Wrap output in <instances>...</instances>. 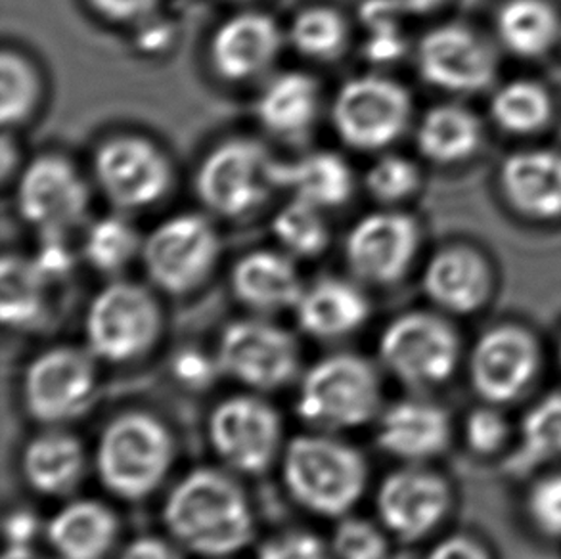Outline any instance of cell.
<instances>
[{"label": "cell", "mask_w": 561, "mask_h": 559, "mask_svg": "<svg viewBox=\"0 0 561 559\" xmlns=\"http://www.w3.org/2000/svg\"><path fill=\"white\" fill-rule=\"evenodd\" d=\"M45 96V83L35 61L22 50L4 46L0 54V122L15 130L33 119Z\"/></svg>", "instance_id": "cell-34"}, {"label": "cell", "mask_w": 561, "mask_h": 559, "mask_svg": "<svg viewBox=\"0 0 561 559\" xmlns=\"http://www.w3.org/2000/svg\"><path fill=\"white\" fill-rule=\"evenodd\" d=\"M145 235H140L130 215L107 213L84 225L81 258L92 271L117 278L140 261Z\"/></svg>", "instance_id": "cell-31"}, {"label": "cell", "mask_w": 561, "mask_h": 559, "mask_svg": "<svg viewBox=\"0 0 561 559\" xmlns=\"http://www.w3.org/2000/svg\"><path fill=\"white\" fill-rule=\"evenodd\" d=\"M84 469L83 445L64 431H46L23 453V474L35 491L61 497L76 489Z\"/></svg>", "instance_id": "cell-28"}, {"label": "cell", "mask_w": 561, "mask_h": 559, "mask_svg": "<svg viewBox=\"0 0 561 559\" xmlns=\"http://www.w3.org/2000/svg\"><path fill=\"white\" fill-rule=\"evenodd\" d=\"M286 45V30L273 15L240 10L213 31L207 56L215 76L243 84L268 76Z\"/></svg>", "instance_id": "cell-14"}, {"label": "cell", "mask_w": 561, "mask_h": 559, "mask_svg": "<svg viewBox=\"0 0 561 559\" xmlns=\"http://www.w3.org/2000/svg\"><path fill=\"white\" fill-rule=\"evenodd\" d=\"M508 422L491 407L471 410L463 423V437L471 453L489 456L499 453L508 438Z\"/></svg>", "instance_id": "cell-42"}, {"label": "cell", "mask_w": 561, "mask_h": 559, "mask_svg": "<svg viewBox=\"0 0 561 559\" xmlns=\"http://www.w3.org/2000/svg\"><path fill=\"white\" fill-rule=\"evenodd\" d=\"M219 366L245 386L273 391L296 376L299 347L280 326L265 318H243L220 335Z\"/></svg>", "instance_id": "cell-13"}, {"label": "cell", "mask_w": 561, "mask_h": 559, "mask_svg": "<svg viewBox=\"0 0 561 559\" xmlns=\"http://www.w3.org/2000/svg\"><path fill=\"white\" fill-rule=\"evenodd\" d=\"M422 282L427 297L455 315L478 310L491 294L489 266L468 248H448L433 255Z\"/></svg>", "instance_id": "cell-26"}, {"label": "cell", "mask_w": 561, "mask_h": 559, "mask_svg": "<svg viewBox=\"0 0 561 559\" xmlns=\"http://www.w3.org/2000/svg\"><path fill=\"white\" fill-rule=\"evenodd\" d=\"M412 99L391 77L360 73L335 92L330 123L337 138L351 150L381 153L409 130Z\"/></svg>", "instance_id": "cell-7"}, {"label": "cell", "mask_w": 561, "mask_h": 559, "mask_svg": "<svg viewBox=\"0 0 561 559\" xmlns=\"http://www.w3.org/2000/svg\"><path fill=\"white\" fill-rule=\"evenodd\" d=\"M280 418L255 397L220 402L209 420L213 448L230 468L259 476L271 468L280 446Z\"/></svg>", "instance_id": "cell-16"}, {"label": "cell", "mask_w": 561, "mask_h": 559, "mask_svg": "<svg viewBox=\"0 0 561 559\" xmlns=\"http://www.w3.org/2000/svg\"><path fill=\"white\" fill-rule=\"evenodd\" d=\"M257 559H328V554L314 535L288 533L268 540L259 550Z\"/></svg>", "instance_id": "cell-44"}, {"label": "cell", "mask_w": 561, "mask_h": 559, "mask_svg": "<svg viewBox=\"0 0 561 559\" xmlns=\"http://www.w3.org/2000/svg\"><path fill=\"white\" fill-rule=\"evenodd\" d=\"M163 315L152 289L114 278L92 297L84 315V335L92 355L127 363L148 353L160 338Z\"/></svg>", "instance_id": "cell-9"}, {"label": "cell", "mask_w": 561, "mask_h": 559, "mask_svg": "<svg viewBox=\"0 0 561 559\" xmlns=\"http://www.w3.org/2000/svg\"><path fill=\"white\" fill-rule=\"evenodd\" d=\"M481 142V125L468 110L453 104L432 107L416 127V146L437 166H455L473 156Z\"/></svg>", "instance_id": "cell-30"}, {"label": "cell", "mask_w": 561, "mask_h": 559, "mask_svg": "<svg viewBox=\"0 0 561 559\" xmlns=\"http://www.w3.org/2000/svg\"><path fill=\"white\" fill-rule=\"evenodd\" d=\"M305 286L297 259L280 248L248 251L236 259L230 271L236 299L259 315L296 309Z\"/></svg>", "instance_id": "cell-21"}, {"label": "cell", "mask_w": 561, "mask_h": 559, "mask_svg": "<svg viewBox=\"0 0 561 559\" xmlns=\"http://www.w3.org/2000/svg\"><path fill=\"white\" fill-rule=\"evenodd\" d=\"M230 2H253V0H230Z\"/></svg>", "instance_id": "cell-52"}, {"label": "cell", "mask_w": 561, "mask_h": 559, "mask_svg": "<svg viewBox=\"0 0 561 559\" xmlns=\"http://www.w3.org/2000/svg\"><path fill=\"white\" fill-rule=\"evenodd\" d=\"M420 250L416 220L393 207L368 213L350 228L343 259L351 276L370 286H393L414 265Z\"/></svg>", "instance_id": "cell-12"}, {"label": "cell", "mask_w": 561, "mask_h": 559, "mask_svg": "<svg viewBox=\"0 0 561 559\" xmlns=\"http://www.w3.org/2000/svg\"><path fill=\"white\" fill-rule=\"evenodd\" d=\"M335 556L337 559H386V537L378 527L360 517L343 520L334 533Z\"/></svg>", "instance_id": "cell-40"}, {"label": "cell", "mask_w": 561, "mask_h": 559, "mask_svg": "<svg viewBox=\"0 0 561 559\" xmlns=\"http://www.w3.org/2000/svg\"><path fill=\"white\" fill-rule=\"evenodd\" d=\"M450 491L443 477L420 468L394 471L381 483L378 512L387 529L402 540L430 535L447 515Z\"/></svg>", "instance_id": "cell-19"}, {"label": "cell", "mask_w": 561, "mask_h": 559, "mask_svg": "<svg viewBox=\"0 0 561 559\" xmlns=\"http://www.w3.org/2000/svg\"><path fill=\"white\" fill-rule=\"evenodd\" d=\"M552 114L548 92L533 81H512L496 92L491 115L501 129L514 135H529L542 129Z\"/></svg>", "instance_id": "cell-37"}, {"label": "cell", "mask_w": 561, "mask_h": 559, "mask_svg": "<svg viewBox=\"0 0 561 559\" xmlns=\"http://www.w3.org/2000/svg\"><path fill=\"white\" fill-rule=\"evenodd\" d=\"M96 368L91 356L73 347H56L37 356L25 372L23 397L31 417L60 423L79 417L92 401Z\"/></svg>", "instance_id": "cell-15"}, {"label": "cell", "mask_w": 561, "mask_h": 559, "mask_svg": "<svg viewBox=\"0 0 561 559\" xmlns=\"http://www.w3.org/2000/svg\"><path fill=\"white\" fill-rule=\"evenodd\" d=\"M280 166L257 138H225L197 161L194 192L211 217L248 219L282 192Z\"/></svg>", "instance_id": "cell-2"}, {"label": "cell", "mask_w": 561, "mask_h": 559, "mask_svg": "<svg viewBox=\"0 0 561 559\" xmlns=\"http://www.w3.org/2000/svg\"><path fill=\"white\" fill-rule=\"evenodd\" d=\"M533 525L550 538H561V471L540 477L527 494Z\"/></svg>", "instance_id": "cell-41"}, {"label": "cell", "mask_w": 561, "mask_h": 559, "mask_svg": "<svg viewBox=\"0 0 561 559\" xmlns=\"http://www.w3.org/2000/svg\"><path fill=\"white\" fill-rule=\"evenodd\" d=\"M35 517L25 512L14 514L7 522V537L10 545H30V537L35 533Z\"/></svg>", "instance_id": "cell-49"}, {"label": "cell", "mask_w": 561, "mask_h": 559, "mask_svg": "<svg viewBox=\"0 0 561 559\" xmlns=\"http://www.w3.org/2000/svg\"><path fill=\"white\" fill-rule=\"evenodd\" d=\"M22 159H20V148L15 144L12 135L4 130L2 135V142H0V176L4 186L10 182L15 181L18 173L22 171Z\"/></svg>", "instance_id": "cell-48"}, {"label": "cell", "mask_w": 561, "mask_h": 559, "mask_svg": "<svg viewBox=\"0 0 561 559\" xmlns=\"http://www.w3.org/2000/svg\"><path fill=\"white\" fill-rule=\"evenodd\" d=\"M2 559H45L41 554L31 550L30 545H10Z\"/></svg>", "instance_id": "cell-51"}, {"label": "cell", "mask_w": 561, "mask_h": 559, "mask_svg": "<svg viewBox=\"0 0 561 559\" xmlns=\"http://www.w3.org/2000/svg\"><path fill=\"white\" fill-rule=\"evenodd\" d=\"M560 361H561V341H560Z\"/></svg>", "instance_id": "cell-54"}, {"label": "cell", "mask_w": 561, "mask_h": 559, "mask_svg": "<svg viewBox=\"0 0 561 559\" xmlns=\"http://www.w3.org/2000/svg\"><path fill=\"white\" fill-rule=\"evenodd\" d=\"M409 14H427L439 7L443 0H397Z\"/></svg>", "instance_id": "cell-50"}, {"label": "cell", "mask_w": 561, "mask_h": 559, "mask_svg": "<svg viewBox=\"0 0 561 559\" xmlns=\"http://www.w3.org/2000/svg\"><path fill=\"white\" fill-rule=\"evenodd\" d=\"M289 494L314 514L337 517L357 504L366 487L365 458L351 446L322 435H301L284 454Z\"/></svg>", "instance_id": "cell-3"}, {"label": "cell", "mask_w": 561, "mask_h": 559, "mask_svg": "<svg viewBox=\"0 0 561 559\" xmlns=\"http://www.w3.org/2000/svg\"><path fill=\"white\" fill-rule=\"evenodd\" d=\"M173 461L168 427L146 412H127L106 425L99 441L96 468L106 489L140 500L160 487Z\"/></svg>", "instance_id": "cell-6"}, {"label": "cell", "mask_w": 561, "mask_h": 559, "mask_svg": "<svg viewBox=\"0 0 561 559\" xmlns=\"http://www.w3.org/2000/svg\"><path fill=\"white\" fill-rule=\"evenodd\" d=\"M282 192L304 199L324 212L342 209L350 204L357 176L350 161L332 150L305 151L280 166Z\"/></svg>", "instance_id": "cell-24"}, {"label": "cell", "mask_w": 561, "mask_h": 559, "mask_svg": "<svg viewBox=\"0 0 561 559\" xmlns=\"http://www.w3.org/2000/svg\"><path fill=\"white\" fill-rule=\"evenodd\" d=\"M324 107L317 77L288 69L266 77L259 91L253 114L259 127L280 142L301 144L311 137Z\"/></svg>", "instance_id": "cell-20"}, {"label": "cell", "mask_w": 561, "mask_h": 559, "mask_svg": "<svg viewBox=\"0 0 561 559\" xmlns=\"http://www.w3.org/2000/svg\"><path fill=\"white\" fill-rule=\"evenodd\" d=\"M504 196L517 212L533 219L561 215V153L525 150L510 156L501 171Z\"/></svg>", "instance_id": "cell-25"}, {"label": "cell", "mask_w": 561, "mask_h": 559, "mask_svg": "<svg viewBox=\"0 0 561 559\" xmlns=\"http://www.w3.org/2000/svg\"><path fill=\"white\" fill-rule=\"evenodd\" d=\"M94 14L114 25L137 27L160 14L161 0H87Z\"/></svg>", "instance_id": "cell-43"}, {"label": "cell", "mask_w": 561, "mask_h": 559, "mask_svg": "<svg viewBox=\"0 0 561 559\" xmlns=\"http://www.w3.org/2000/svg\"><path fill=\"white\" fill-rule=\"evenodd\" d=\"M54 284L37 261L22 253H7L0 265V318L4 326L27 330L46 315L48 286Z\"/></svg>", "instance_id": "cell-29"}, {"label": "cell", "mask_w": 561, "mask_h": 559, "mask_svg": "<svg viewBox=\"0 0 561 559\" xmlns=\"http://www.w3.org/2000/svg\"><path fill=\"white\" fill-rule=\"evenodd\" d=\"M276 246L297 261H312L327 253L332 243V228L324 209L289 197L271 220Z\"/></svg>", "instance_id": "cell-35"}, {"label": "cell", "mask_w": 561, "mask_h": 559, "mask_svg": "<svg viewBox=\"0 0 561 559\" xmlns=\"http://www.w3.org/2000/svg\"><path fill=\"white\" fill-rule=\"evenodd\" d=\"M416 66L439 91L478 92L493 81L494 61L485 41L462 25H440L417 43Z\"/></svg>", "instance_id": "cell-18"}, {"label": "cell", "mask_w": 561, "mask_h": 559, "mask_svg": "<svg viewBox=\"0 0 561 559\" xmlns=\"http://www.w3.org/2000/svg\"><path fill=\"white\" fill-rule=\"evenodd\" d=\"M427 559H491L478 540L466 535H453L440 540Z\"/></svg>", "instance_id": "cell-46"}, {"label": "cell", "mask_w": 561, "mask_h": 559, "mask_svg": "<svg viewBox=\"0 0 561 559\" xmlns=\"http://www.w3.org/2000/svg\"><path fill=\"white\" fill-rule=\"evenodd\" d=\"M119 559H183L176 548L161 538L142 537L133 540Z\"/></svg>", "instance_id": "cell-47"}, {"label": "cell", "mask_w": 561, "mask_h": 559, "mask_svg": "<svg viewBox=\"0 0 561 559\" xmlns=\"http://www.w3.org/2000/svg\"><path fill=\"white\" fill-rule=\"evenodd\" d=\"M558 45H560V48H561V31H560V38H558Z\"/></svg>", "instance_id": "cell-53"}, {"label": "cell", "mask_w": 561, "mask_h": 559, "mask_svg": "<svg viewBox=\"0 0 561 559\" xmlns=\"http://www.w3.org/2000/svg\"><path fill=\"white\" fill-rule=\"evenodd\" d=\"M409 14L397 0H365L358 10L363 25V54L376 66H389L401 60L409 38L404 35L402 18Z\"/></svg>", "instance_id": "cell-36"}, {"label": "cell", "mask_w": 561, "mask_h": 559, "mask_svg": "<svg viewBox=\"0 0 561 559\" xmlns=\"http://www.w3.org/2000/svg\"><path fill=\"white\" fill-rule=\"evenodd\" d=\"M539 368V345L519 326L489 330L470 355L471 386L491 404L516 401L531 387Z\"/></svg>", "instance_id": "cell-17"}, {"label": "cell", "mask_w": 561, "mask_h": 559, "mask_svg": "<svg viewBox=\"0 0 561 559\" xmlns=\"http://www.w3.org/2000/svg\"><path fill=\"white\" fill-rule=\"evenodd\" d=\"M163 520L190 552L222 558L253 537V517L242 489L215 469H197L171 492Z\"/></svg>", "instance_id": "cell-1"}, {"label": "cell", "mask_w": 561, "mask_h": 559, "mask_svg": "<svg viewBox=\"0 0 561 559\" xmlns=\"http://www.w3.org/2000/svg\"><path fill=\"white\" fill-rule=\"evenodd\" d=\"M450 441L447 410L424 399H407L386 410L378 443L401 460L422 461L439 456Z\"/></svg>", "instance_id": "cell-23"}, {"label": "cell", "mask_w": 561, "mask_h": 559, "mask_svg": "<svg viewBox=\"0 0 561 559\" xmlns=\"http://www.w3.org/2000/svg\"><path fill=\"white\" fill-rule=\"evenodd\" d=\"M379 399L373 364L357 355H334L314 364L305 376L297 412L317 427L350 430L376 417Z\"/></svg>", "instance_id": "cell-10"}, {"label": "cell", "mask_w": 561, "mask_h": 559, "mask_svg": "<svg viewBox=\"0 0 561 559\" xmlns=\"http://www.w3.org/2000/svg\"><path fill=\"white\" fill-rule=\"evenodd\" d=\"M91 199L87 176L58 151L38 153L15 176V213L38 236H69L84 227Z\"/></svg>", "instance_id": "cell-8"}, {"label": "cell", "mask_w": 561, "mask_h": 559, "mask_svg": "<svg viewBox=\"0 0 561 559\" xmlns=\"http://www.w3.org/2000/svg\"><path fill=\"white\" fill-rule=\"evenodd\" d=\"M420 182L422 174L416 163L393 151H381L363 176L366 194L386 207H393L414 196Z\"/></svg>", "instance_id": "cell-39"}, {"label": "cell", "mask_w": 561, "mask_h": 559, "mask_svg": "<svg viewBox=\"0 0 561 559\" xmlns=\"http://www.w3.org/2000/svg\"><path fill=\"white\" fill-rule=\"evenodd\" d=\"M379 356L402 384L427 389L453 378L460 361V341L447 320L417 310L387 326L379 340Z\"/></svg>", "instance_id": "cell-11"}, {"label": "cell", "mask_w": 561, "mask_h": 559, "mask_svg": "<svg viewBox=\"0 0 561 559\" xmlns=\"http://www.w3.org/2000/svg\"><path fill=\"white\" fill-rule=\"evenodd\" d=\"M173 33L175 30L168 22H163L160 14H156L135 27V43L142 53L160 54L168 50L173 43Z\"/></svg>", "instance_id": "cell-45"}, {"label": "cell", "mask_w": 561, "mask_h": 559, "mask_svg": "<svg viewBox=\"0 0 561 559\" xmlns=\"http://www.w3.org/2000/svg\"><path fill=\"white\" fill-rule=\"evenodd\" d=\"M119 523L106 506L79 500L54 515L48 540L61 559H104L114 548Z\"/></svg>", "instance_id": "cell-27"}, {"label": "cell", "mask_w": 561, "mask_h": 559, "mask_svg": "<svg viewBox=\"0 0 561 559\" xmlns=\"http://www.w3.org/2000/svg\"><path fill=\"white\" fill-rule=\"evenodd\" d=\"M297 324L317 340H340L370 317V301L355 280L322 276L307 284L296 305Z\"/></svg>", "instance_id": "cell-22"}, {"label": "cell", "mask_w": 561, "mask_h": 559, "mask_svg": "<svg viewBox=\"0 0 561 559\" xmlns=\"http://www.w3.org/2000/svg\"><path fill=\"white\" fill-rule=\"evenodd\" d=\"M519 450L516 461L531 468L561 458V391L540 399L519 427Z\"/></svg>", "instance_id": "cell-38"}, {"label": "cell", "mask_w": 561, "mask_h": 559, "mask_svg": "<svg viewBox=\"0 0 561 559\" xmlns=\"http://www.w3.org/2000/svg\"><path fill=\"white\" fill-rule=\"evenodd\" d=\"M353 27L343 12L332 7H305L286 27V43L305 60L334 64L351 48Z\"/></svg>", "instance_id": "cell-32"}, {"label": "cell", "mask_w": 561, "mask_h": 559, "mask_svg": "<svg viewBox=\"0 0 561 559\" xmlns=\"http://www.w3.org/2000/svg\"><path fill=\"white\" fill-rule=\"evenodd\" d=\"M222 240L211 217L181 212L145 235L140 265L158 292L184 297L207 284L219 266Z\"/></svg>", "instance_id": "cell-5"}, {"label": "cell", "mask_w": 561, "mask_h": 559, "mask_svg": "<svg viewBox=\"0 0 561 559\" xmlns=\"http://www.w3.org/2000/svg\"><path fill=\"white\" fill-rule=\"evenodd\" d=\"M92 182L114 212H148L175 186V166L160 144L138 133H115L92 151Z\"/></svg>", "instance_id": "cell-4"}, {"label": "cell", "mask_w": 561, "mask_h": 559, "mask_svg": "<svg viewBox=\"0 0 561 559\" xmlns=\"http://www.w3.org/2000/svg\"><path fill=\"white\" fill-rule=\"evenodd\" d=\"M561 23L547 0H508L496 15V33L510 53L537 58L558 45Z\"/></svg>", "instance_id": "cell-33"}]
</instances>
